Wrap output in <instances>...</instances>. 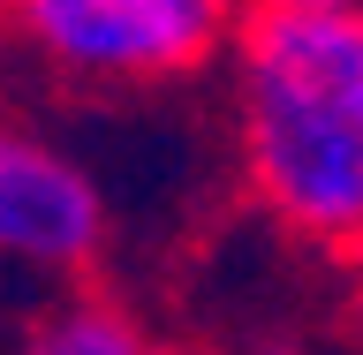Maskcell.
Segmentation results:
<instances>
[{
	"mask_svg": "<svg viewBox=\"0 0 363 355\" xmlns=\"http://www.w3.org/2000/svg\"><path fill=\"white\" fill-rule=\"evenodd\" d=\"M235 167L280 235L363 257V16L250 8L235 38Z\"/></svg>",
	"mask_w": 363,
	"mask_h": 355,
	"instance_id": "cell-1",
	"label": "cell"
},
{
	"mask_svg": "<svg viewBox=\"0 0 363 355\" xmlns=\"http://www.w3.org/2000/svg\"><path fill=\"white\" fill-rule=\"evenodd\" d=\"M242 355H325V348H311V340H288V333H272V340H250Z\"/></svg>",
	"mask_w": 363,
	"mask_h": 355,
	"instance_id": "cell-6",
	"label": "cell"
},
{
	"mask_svg": "<svg viewBox=\"0 0 363 355\" xmlns=\"http://www.w3.org/2000/svg\"><path fill=\"white\" fill-rule=\"evenodd\" d=\"M257 8H280V16H363V0H257Z\"/></svg>",
	"mask_w": 363,
	"mask_h": 355,
	"instance_id": "cell-5",
	"label": "cell"
},
{
	"mask_svg": "<svg viewBox=\"0 0 363 355\" xmlns=\"http://www.w3.org/2000/svg\"><path fill=\"white\" fill-rule=\"evenodd\" d=\"M106 249V197L76 152L0 121V265L84 272Z\"/></svg>",
	"mask_w": 363,
	"mask_h": 355,
	"instance_id": "cell-3",
	"label": "cell"
},
{
	"mask_svg": "<svg viewBox=\"0 0 363 355\" xmlns=\"http://www.w3.org/2000/svg\"><path fill=\"white\" fill-rule=\"evenodd\" d=\"M23 355H167L159 333L136 310H121L113 295H76L61 310H45L23 340Z\"/></svg>",
	"mask_w": 363,
	"mask_h": 355,
	"instance_id": "cell-4",
	"label": "cell"
},
{
	"mask_svg": "<svg viewBox=\"0 0 363 355\" xmlns=\"http://www.w3.org/2000/svg\"><path fill=\"white\" fill-rule=\"evenodd\" d=\"M257 0H0V30L76 91H159L235 53Z\"/></svg>",
	"mask_w": 363,
	"mask_h": 355,
	"instance_id": "cell-2",
	"label": "cell"
}]
</instances>
